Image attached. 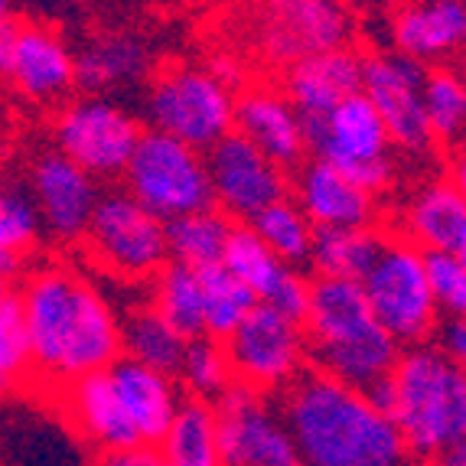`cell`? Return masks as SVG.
<instances>
[{"mask_svg": "<svg viewBox=\"0 0 466 466\" xmlns=\"http://www.w3.org/2000/svg\"><path fill=\"white\" fill-rule=\"evenodd\" d=\"M33 339V375L59 391L125 356L121 319L92 280L72 268H39L20 284Z\"/></svg>", "mask_w": 466, "mask_h": 466, "instance_id": "6da1fadb", "label": "cell"}, {"mask_svg": "<svg viewBox=\"0 0 466 466\" xmlns=\"http://www.w3.org/2000/svg\"><path fill=\"white\" fill-rule=\"evenodd\" d=\"M280 411L300 460L310 466H398L411 460L395 418L369 391L317 366L284 389Z\"/></svg>", "mask_w": 466, "mask_h": 466, "instance_id": "7a4b0ae2", "label": "cell"}, {"mask_svg": "<svg viewBox=\"0 0 466 466\" xmlns=\"http://www.w3.org/2000/svg\"><path fill=\"white\" fill-rule=\"evenodd\" d=\"M375 401L395 418L414 460H447L466 441V369L441 342L401 350Z\"/></svg>", "mask_w": 466, "mask_h": 466, "instance_id": "3957f363", "label": "cell"}, {"mask_svg": "<svg viewBox=\"0 0 466 466\" xmlns=\"http://www.w3.org/2000/svg\"><path fill=\"white\" fill-rule=\"evenodd\" d=\"M310 362L356 389H381L401 356V342L375 317L362 280L317 274L303 319Z\"/></svg>", "mask_w": 466, "mask_h": 466, "instance_id": "277c9868", "label": "cell"}, {"mask_svg": "<svg viewBox=\"0 0 466 466\" xmlns=\"http://www.w3.org/2000/svg\"><path fill=\"white\" fill-rule=\"evenodd\" d=\"M125 187L167 222L216 206L206 150L157 127L140 134V144L125 170Z\"/></svg>", "mask_w": 466, "mask_h": 466, "instance_id": "5b68a950", "label": "cell"}, {"mask_svg": "<svg viewBox=\"0 0 466 466\" xmlns=\"http://www.w3.org/2000/svg\"><path fill=\"white\" fill-rule=\"evenodd\" d=\"M375 317L401 346L428 342L437 329V297L428 274V251L408 235H389L379 261L362 278Z\"/></svg>", "mask_w": 466, "mask_h": 466, "instance_id": "8992f818", "label": "cell"}, {"mask_svg": "<svg viewBox=\"0 0 466 466\" xmlns=\"http://www.w3.org/2000/svg\"><path fill=\"white\" fill-rule=\"evenodd\" d=\"M86 248L95 265L121 280L157 278L170 261L167 218L144 206L127 187L101 193L86 232Z\"/></svg>", "mask_w": 466, "mask_h": 466, "instance_id": "52a82bcc", "label": "cell"}, {"mask_svg": "<svg viewBox=\"0 0 466 466\" xmlns=\"http://www.w3.org/2000/svg\"><path fill=\"white\" fill-rule=\"evenodd\" d=\"M235 105L238 98L232 95V86H226L212 69L173 66L150 78L144 111L150 127L209 150L235 131Z\"/></svg>", "mask_w": 466, "mask_h": 466, "instance_id": "ba28073f", "label": "cell"}, {"mask_svg": "<svg viewBox=\"0 0 466 466\" xmlns=\"http://www.w3.org/2000/svg\"><path fill=\"white\" fill-rule=\"evenodd\" d=\"M310 154L323 157L339 170H346L352 179H359L375 196L391 187L395 164H391V131L385 125L381 111L366 92H356L336 105L329 115L303 117Z\"/></svg>", "mask_w": 466, "mask_h": 466, "instance_id": "9c48e42d", "label": "cell"}, {"mask_svg": "<svg viewBox=\"0 0 466 466\" xmlns=\"http://www.w3.org/2000/svg\"><path fill=\"white\" fill-rule=\"evenodd\" d=\"M140 134L144 127L125 105H117L108 95L88 92L86 98L66 101L53 125L56 147L98 179L125 177L140 144Z\"/></svg>", "mask_w": 466, "mask_h": 466, "instance_id": "30bf717a", "label": "cell"}, {"mask_svg": "<svg viewBox=\"0 0 466 466\" xmlns=\"http://www.w3.org/2000/svg\"><path fill=\"white\" fill-rule=\"evenodd\" d=\"M222 342L232 359L235 379L268 395L288 389L310 359L303 323L280 313L271 303H258Z\"/></svg>", "mask_w": 466, "mask_h": 466, "instance_id": "8fae6325", "label": "cell"}, {"mask_svg": "<svg viewBox=\"0 0 466 466\" xmlns=\"http://www.w3.org/2000/svg\"><path fill=\"white\" fill-rule=\"evenodd\" d=\"M268 391L235 379L216 401L222 463L228 466H297L303 463L290 424Z\"/></svg>", "mask_w": 466, "mask_h": 466, "instance_id": "7c38bea8", "label": "cell"}, {"mask_svg": "<svg viewBox=\"0 0 466 466\" xmlns=\"http://www.w3.org/2000/svg\"><path fill=\"white\" fill-rule=\"evenodd\" d=\"M0 69L10 88L33 105H56L78 86L76 53L59 33L43 24H24L4 10L0 26Z\"/></svg>", "mask_w": 466, "mask_h": 466, "instance_id": "4fadbf2b", "label": "cell"}, {"mask_svg": "<svg viewBox=\"0 0 466 466\" xmlns=\"http://www.w3.org/2000/svg\"><path fill=\"white\" fill-rule=\"evenodd\" d=\"M424 86H428L424 63H418L414 56L401 53V49H379L366 59L362 92L375 101L395 147H401L404 154H431L437 147Z\"/></svg>", "mask_w": 466, "mask_h": 466, "instance_id": "5bb4252c", "label": "cell"}, {"mask_svg": "<svg viewBox=\"0 0 466 466\" xmlns=\"http://www.w3.org/2000/svg\"><path fill=\"white\" fill-rule=\"evenodd\" d=\"M352 26L350 0H261L258 16L261 49L284 69L303 56L350 46Z\"/></svg>", "mask_w": 466, "mask_h": 466, "instance_id": "9a60e30c", "label": "cell"}, {"mask_svg": "<svg viewBox=\"0 0 466 466\" xmlns=\"http://www.w3.org/2000/svg\"><path fill=\"white\" fill-rule=\"evenodd\" d=\"M216 189V206L226 209L235 222H251L258 212L288 196V167L258 147L241 131H232L206 150Z\"/></svg>", "mask_w": 466, "mask_h": 466, "instance_id": "2e32d148", "label": "cell"}, {"mask_svg": "<svg viewBox=\"0 0 466 466\" xmlns=\"http://www.w3.org/2000/svg\"><path fill=\"white\" fill-rule=\"evenodd\" d=\"M26 187L43 212V226H46L49 238L59 245L86 241L101 199L95 173H88L86 167L56 147L33 157L30 170H26Z\"/></svg>", "mask_w": 466, "mask_h": 466, "instance_id": "e0dca14e", "label": "cell"}, {"mask_svg": "<svg viewBox=\"0 0 466 466\" xmlns=\"http://www.w3.org/2000/svg\"><path fill=\"white\" fill-rule=\"evenodd\" d=\"M222 265L232 274H238L245 284L258 294L261 303H271L280 313H288L294 319H307L310 313V290L313 280H307L297 265L284 261L278 251L268 245L251 222H235L232 238Z\"/></svg>", "mask_w": 466, "mask_h": 466, "instance_id": "ac0fdd59", "label": "cell"}, {"mask_svg": "<svg viewBox=\"0 0 466 466\" xmlns=\"http://www.w3.org/2000/svg\"><path fill=\"white\" fill-rule=\"evenodd\" d=\"M59 395H63V408L72 431L92 451H98L101 460H111L115 453H125L144 443L134 420L127 418L121 398H117L108 369L69 381L66 389H59Z\"/></svg>", "mask_w": 466, "mask_h": 466, "instance_id": "d6986e66", "label": "cell"}, {"mask_svg": "<svg viewBox=\"0 0 466 466\" xmlns=\"http://www.w3.org/2000/svg\"><path fill=\"white\" fill-rule=\"evenodd\" d=\"M385 20L391 46L424 66H437L466 49L463 0H398Z\"/></svg>", "mask_w": 466, "mask_h": 466, "instance_id": "ffe728a7", "label": "cell"}, {"mask_svg": "<svg viewBox=\"0 0 466 466\" xmlns=\"http://www.w3.org/2000/svg\"><path fill=\"white\" fill-rule=\"evenodd\" d=\"M294 199L307 209L317 228L375 226L379 218L372 189H366L359 179H352L350 173L323 157H313L297 167Z\"/></svg>", "mask_w": 466, "mask_h": 466, "instance_id": "44dd1931", "label": "cell"}, {"mask_svg": "<svg viewBox=\"0 0 466 466\" xmlns=\"http://www.w3.org/2000/svg\"><path fill=\"white\" fill-rule=\"evenodd\" d=\"M362 78H366V59L352 46H336L290 63L284 92L303 117H319L329 115L350 95L362 92Z\"/></svg>", "mask_w": 466, "mask_h": 466, "instance_id": "7402d4cb", "label": "cell"}, {"mask_svg": "<svg viewBox=\"0 0 466 466\" xmlns=\"http://www.w3.org/2000/svg\"><path fill=\"white\" fill-rule=\"evenodd\" d=\"M235 131L251 137L258 147L271 154L280 167H300L310 140H307V125L288 92L278 88L255 86L245 95H238L235 105Z\"/></svg>", "mask_w": 466, "mask_h": 466, "instance_id": "603a6c76", "label": "cell"}, {"mask_svg": "<svg viewBox=\"0 0 466 466\" xmlns=\"http://www.w3.org/2000/svg\"><path fill=\"white\" fill-rule=\"evenodd\" d=\"M111 381L125 404L127 418L134 420L140 441L157 447L164 441L170 420L179 411V389L170 372H160L154 366H144L131 356H117L111 362Z\"/></svg>", "mask_w": 466, "mask_h": 466, "instance_id": "cb8c5ba5", "label": "cell"}, {"mask_svg": "<svg viewBox=\"0 0 466 466\" xmlns=\"http://www.w3.org/2000/svg\"><path fill=\"white\" fill-rule=\"evenodd\" d=\"M78 88L88 95H117L150 78V49L131 33H98L76 53Z\"/></svg>", "mask_w": 466, "mask_h": 466, "instance_id": "d4e9b609", "label": "cell"}, {"mask_svg": "<svg viewBox=\"0 0 466 466\" xmlns=\"http://www.w3.org/2000/svg\"><path fill=\"white\" fill-rule=\"evenodd\" d=\"M466 228V196L453 179L420 187L404 209V235L420 248H457Z\"/></svg>", "mask_w": 466, "mask_h": 466, "instance_id": "484cf974", "label": "cell"}, {"mask_svg": "<svg viewBox=\"0 0 466 466\" xmlns=\"http://www.w3.org/2000/svg\"><path fill=\"white\" fill-rule=\"evenodd\" d=\"M157 451L170 466H216L222 463V437H218V411L206 398H187L170 420Z\"/></svg>", "mask_w": 466, "mask_h": 466, "instance_id": "4316f807", "label": "cell"}, {"mask_svg": "<svg viewBox=\"0 0 466 466\" xmlns=\"http://www.w3.org/2000/svg\"><path fill=\"white\" fill-rule=\"evenodd\" d=\"M385 241H389V235L381 232L379 226L317 228L310 265L317 274L362 280L369 274V268L379 261Z\"/></svg>", "mask_w": 466, "mask_h": 466, "instance_id": "83f0119b", "label": "cell"}, {"mask_svg": "<svg viewBox=\"0 0 466 466\" xmlns=\"http://www.w3.org/2000/svg\"><path fill=\"white\" fill-rule=\"evenodd\" d=\"M121 333H125V356L137 359L144 366H154L160 372L177 375L187 356V336L173 327L154 303L147 307H134L121 319Z\"/></svg>", "mask_w": 466, "mask_h": 466, "instance_id": "f1b7e54d", "label": "cell"}, {"mask_svg": "<svg viewBox=\"0 0 466 466\" xmlns=\"http://www.w3.org/2000/svg\"><path fill=\"white\" fill-rule=\"evenodd\" d=\"M232 228H235V218L228 216L226 209H216V206L170 218V222H167L170 258L193 268L218 265V261L226 258Z\"/></svg>", "mask_w": 466, "mask_h": 466, "instance_id": "f546056e", "label": "cell"}, {"mask_svg": "<svg viewBox=\"0 0 466 466\" xmlns=\"http://www.w3.org/2000/svg\"><path fill=\"white\" fill-rule=\"evenodd\" d=\"M157 310L170 319L173 327L187 339L206 336V290H202V271L183 261H167L164 271L154 278V300Z\"/></svg>", "mask_w": 466, "mask_h": 466, "instance_id": "4dcf8cb0", "label": "cell"}, {"mask_svg": "<svg viewBox=\"0 0 466 466\" xmlns=\"http://www.w3.org/2000/svg\"><path fill=\"white\" fill-rule=\"evenodd\" d=\"M251 226L258 228V235L278 251L284 261L290 265H307L313 255V238H317V226L307 216L300 202L290 196H280L278 202L265 206L251 218Z\"/></svg>", "mask_w": 466, "mask_h": 466, "instance_id": "1f68e13d", "label": "cell"}, {"mask_svg": "<svg viewBox=\"0 0 466 466\" xmlns=\"http://www.w3.org/2000/svg\"><path fill=\"white\" fill-rule=\"evenodd\" d=\"M202 271V290H206V327L209 336L226 339L241 319L255 310L258 294L238 278V274L228 271L222 261L218 265H206Z\"/></svg>", "mask_w": 466, "mask_h": 466, "instance_id": "d6a6232c", "label": "cell"}, {"mask_svg": "<svg viewBox=\"0 0 466 466\" xmlns=\"http://www.w3.org/2000/svg\"><path fill=\"white\" fill-rule=\"evenodd\" d=\"M177 379L183 381V389H187L189 395L206 398V401H218V398L226 395L228 385L235 381L226 342L209 333L189 339Z\"/></svg>", "mask_w": 466, "mask_h": 466, "instance_id": "836d02e7", "label": "cell"}, {"mask_svg": "<svg viewBox=\"0 0 466 466\" xmlns=\"http://www.w3.org/2000/svg\"><path fill=\"white\" fill-rule=\"evenodd\" d=\"M0 375H4V389L24 385L33 375L30 323H26L24 297L14 288H7L0 297Z\"/></svg>", "mask_w": 466, "mask_h": 466, "instance_id": "e575fe53", "label": "cell"}, {"mask_svg": "<svg viewBox=\"0 0 466 466\" xmlns=\"http://www.w3.org/2000/svg\"><path fill=\"white\" fill-rule=\"evenodd\" d=\"M428 117L434 127V137L441 144H460L466 140V78L453 69H431L428 86Z\"/></svg>", "mask_w": 466, "mask_h": 466, "instance_id": "d590c367", "label": "cell"}, {"mask_svg": "<svg viewBox=\"0 0 466 466\" xmlns=\"http://www.w3.org/2000/svg\"><path fill=\"white\" fill-rule=\"evenodd\" d=\"M46 232L43 212L33 199L26 183H10L0 199V255L24 258L26 251L36 248L39 235Z\"/></svg>", "mask_w": 466, "mask_h": 466, "instance_id": "8d00e7d4", "label": "cell"}, {"mask_svg": "<svg viewBox=\"0 0 466 466\" xmlns=\"http://www.w3.org/2000/svg\"><path fill=\"white\" fill-rule=\"evenodd\" d=\"M428 274L441 313L466 317V265L457 248H428Z\"/></svg>", "mask_w": 466, "mask_h": 466, "instance_id": "74e56055", "label": "cell"}, {"mask_svg": "<svg viewBox=\"0 0 466 466\" xmlns=\"http://www.w3.org/2000/svg\"><path fill=\"white\" fill-rule=\"evenodd\" d=\"M441 346L466 369V317H451L441 327Z\"/></svg>", "mask_w": 466, "mask_h": 466, "instance_id": "f35d334b", "label": "cell"}, {"mask_svg": "<svg viewBox=\"0 0 466 466\" xmlns=\"http://www.w3.org/2000/svg\"><path fill=\"white\" fill-rule=\"evenodd\" d=\"M350 4H352V10H359V14H381V16H389L398 0H350Z\"/></svg>", "mask_w": 466, "mask_h": 466, "instance_id": "ab89813d", "label": "cell"}, {"mask_svg": "<svg viewBox=\"0 0 466 466\" xmlns=\"http://www.w3.org/2000/svg\"><path fill=\"white\" fill-rule=\"evenodd\" d=\"M451 179L460 187V193L466 196V150L453 154V164H451Z\"/></svg>", "mask_w": 466, "mask_h": 466, "instance_id": "60d3db41", "label": "cell"}, {"mask_svg": "<svg viewBox=\"0 0 466 466\" xmlns=\"http://www.w3.org/2000/svg\"><path fill=\"white\" fill-rule=\"evenodd\" d=\"M443 463H457V466H466V441H463V443H460L457 451H453V453H451V457L443 460Z\"/></svg>", "mask_w": 466, "mask_h": 466, "instance_id": "b9f144b4", "label": "cell"}, {"mask_svg": "<svg viewBox=\"0 0 466 466\" xmlns=\"http://www.w3.org/2000/svg\"><path fill=\"white\" fill-rule=\"evenodd\" d=\"M457 255L463 258V265H466V228H463V235H460V241H457Z\"/></svg>", "mask_w": 466, "mask_h": 466, "instance_id": "7bdbcfd3", "label": "cell"}, {"mask_svg": "<svg viewBox=\"0 0 466 466\" xmlns=\"http://www.w3.org/2000/svg\"><path fill=\"white\" fill-rule=\"evenodd\" d=\"M463 4H466V0H463Z\"/></svg>", "mask_w": 466, "mask_h": 466, "instance_id": "ee69618b", "label": "cell"}]
</instances>
